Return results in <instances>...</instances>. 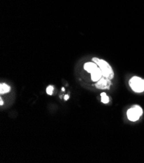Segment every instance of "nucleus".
Instances as JSON below:
<instances>
[{
    "label": "nucleus",
    "mask_w": 144,
    "mask_h": 163,
    "mask_svg": "<svg viewBox=\"0 0 144 163\" xmlns=\"http://www.w3.org/2000/svg\"><path fill=\"white\" fill-rule=\"evenodd\" d=\"M100 96L101 98H101V101H102V103L104 104H107L109 102V98L108 96L105 92H102L100 94Z\"/></svg>",
    "instance_id": "nucleus-8"
},
{
    "label": "nucleus",
    "mask_w": 144,
    "mask_h": 163,
    "mask_svg": "<svg viewBox=\"0 0 144 163\" xmlns=\"http://www.w3.org/2000/svg\"><path fill=\"white\" fill-rule=\"evenodd\" d=\"M129 86L132 90L136 93L144 92V79L140 77L135 76L129 80Z\"/></svg>",
    "instance_id": "nucleus-2"
},
{
    "label": "nucleus",
    "mask_w": 144,
    "mask_h": 163,
    "mask_svg": "<svg viewBox=\"0 0 144 163\" xmlns=\"http://www.w3.org/2000/svg\"><path fill=\"white\" fill-rule=\"evenodd\" d=\"M143 114V110L140 106L134 105L127 112L128 119L131 122H136L140 119Z\"/></svg>",
    "instance_id": "nucleus-3"
},
{
    "label": "nucleus",
    "mask_w": 144,
    "mask_h": 163,
    "mask_svg": "<svg viewBox=\"0 0 144 163\" xmlns=\"http://www.w3.org/2000/svg\"><path fill=\"white\" fill-rule=\"evenodd\" d=\"M11 90V87L5 83H1L0 85V94H4L8 93Z\"/></svg>",
    "instance_id": "nucleus-7"
},
{
    "label": "nucleus",
    "mask_w": 144,
    "mask_h": 163,
    "mask_svg": "<svg viewBox=\"0 0 144 163\" xmlns=\"http://www.w3.org/2000/svg\"><path fill=\"white\" fill-rule=\"evenodd\" d=\"M69 96L67 95V94H66V95H65V96H64V100H65V101H67V100H69Z\"/></svg>",
    "instance_id": "nucleus-10"
},
{
    "label": "nucleus",
    "mask_w": 144,
    "mask_h": 163,
    "mask_svg": "<svg viewBox=\"0 0 144 163\" xmlns=\"http://www.w3.org/2000/svg\"><path fill=\"white\" fill-rule=\"evenodd\" d=\"M62 89V91H65V88L64 87H63Z\"/></svg>",
    "instance_id": "nucleus-12"
},
{
    "label": "nucleus",
    "mask_w": 144,
    "mask_h": 163,
    "mask_svg": "<svg viewBox=\"0 0 144 163\" xmlns=\"http://www.w3.org/2000/svg\"><path fill=\"white\" fill-rule=\"evenodd\" d=\"M90 75H91V80L94 82H97L103 77L102 70L99 67H98L94 72L90 73Z\"/></svg>",
    "instance_id": "nucleus-5"
},
{
    "label": "nucleus",
    "mask_w": 144,
    "mask_h": 163,
    "mask_svg": "<svg viewBox=\"0 0 144 163\" xmlns=\"http://www.w3.org/2000/svg\"><path fill=\"white\" fill-rule=\"evenodd\" d=\"M111 84L112 83H111V79L102 77L95 84V86L96 88L100 90H108L110 88Z\"/></svg>",
    "instance_id": "nucleus-4"
},
{
    "label": "nucleus",
    "mask_w": 144,
    "mask_h": 163,
    "mask_svg": "<svg viewBox=\"0 0 144 163\" xmlns=\"http://www.w3.org/2000/svg\"><path fill=\"white\" fill-rule=\"evenodd\" d=\"M0 105H1V106L3 105V100H2L1 98H0Z\"/></svg>",
    "instance_id": "nucleus-11"
},
{
    "label": "nucleus",
    "mask_w": 144,
    "mask_h": 163,
    "mask_svg": "<svg viewBox=\"0 0 144 163\" xmlns=\"http://www.w3.org/2000/svg\"><path fill=\"white\" fill-rule=\"evenodd\" d=\"M92 61L96 64L98 67L100 68V70H102L103 77L109 79L111 80L113 79L115 76V73H114L112 67L107 61L97 57H93L92 58Z\"/></svg>",
    "instance_id": "nucleus-1"
},
{
    "label": "nucleus",
    "mask_w": 144,
    "mask_h": 163,
    "mask_svg": "<svg viewBox=\"0 0 144 163\" xmlns=\"http://www.w3.org/2000/svg\"><path fill=\"white\" fill-rule=\"evenodd\" d=\"M98 67V66L94 62H87L85 63L84 66H83V68L84 70L87 71L90 73H91L92 72H94V71Z\"/></svg>",
    "instance_id": "nucleus-6"
},
{
    "label": "nucleus",
    "mask_w": 144,
    "mask_h": 163,
    "mask_svg": "<svg viewBox=\"0 0 144 163\" xmlns=\"http://www.w3.org/2000/svg\"><path fill=\"white\" fill-rule=\"evenodd\" d=\"M53 90H54V88H53V86L51 85L48 86L46 90L48 95H52L53 93Z\"/></svg>",
    "instance_id": "nucleus-9"
}]
</instances>
